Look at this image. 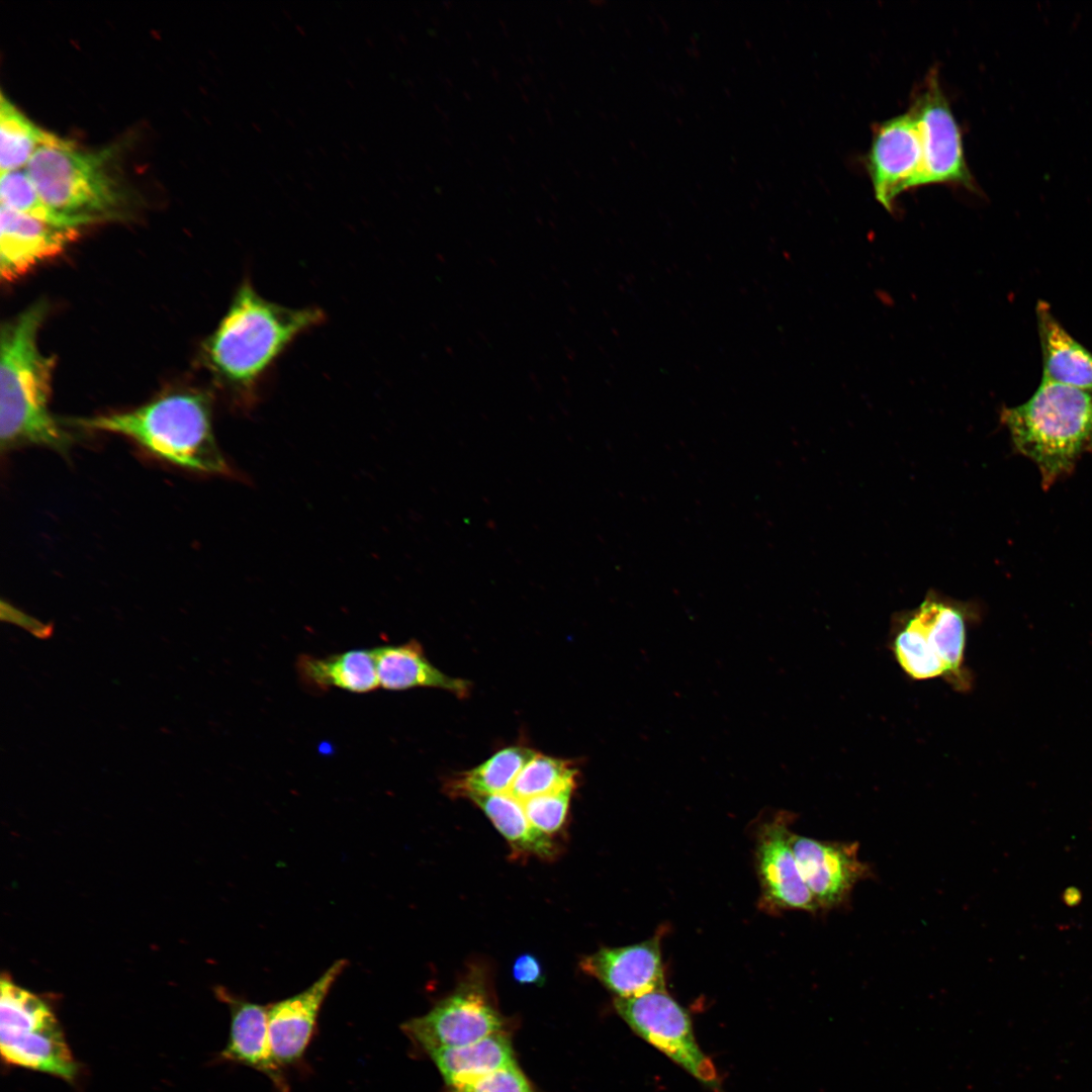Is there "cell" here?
I'll return each mask as SVG.
<instances>
[{"mask_svg":"<svg viewBox=\"0 0 1092 1092\" xmlns=\"http://www.w3.org/2000/svg\"><path fill=\"white\" fill-rule=\"evenodd\" d=\"M317 307L293 308L261 296L244 281L204 343L207 366L241 405L249 406L277 359L300 335L323 324Z\"/></svg>","mask_w":1092,"mask_h":1092,"instance_id":"cell-1","label":"cell"},{"mask_svg":"<svg viewBox=\"0 0 1092 1092\" xmlns=\"http://www.w3.org/2000/svg\"><path fill=\"white\" fill-rule=\"evenodd\" d=\"M47 304L37 301L1 329L0 439L2 451L43 446L65 452L71 437L49 410L52 357L37 346Z\"/></svg>","mask_w":1092,"mask_h":1092,"instance_id":"cell-2","label":"cell"},{"mask_svg":"<svg viewBox=\"0 0 1092 1092\" xmlns=\"http://www.w3.org/2000/svg\"><path fill=\"white\" fill-rule=\"evenodd\" d=\"M117 146L81 150L59 138L39 147L26 171L46 206L68 228L121 218L131 193L117 165Z\"/></svg>","mask_w":1092,"mask_h":1092,"instance_id":"cell-3","label":"cell"},{"mask_svg":"<svg viewBox=\"0 0 1092 1092\" xmlns=\"http://www.w3.org/2000/svg\"><path fill=\"white\" fill-rule=\"evenodd\" d=\"M78 428L124 436L152 455L192 471L228 474L213 435L211 402L202 392H175L127 412L74 419Z\"/></svg>","mask_w":1092,"mask_h":1092,"instance_id":"cell-4","label":"cell"},{"mask_svg":"<svg viewBox=\"0 0 1092 1092\" xmlns=\"http://www.w3.org/2000/svg\"><path fill=\"white\" fill-rule=\"evenodd\" d=\"M1000 419L1016 451L1036 464L1044 488L1092 451V390L1041 380L1028 400L1004 407Z\"/></svg>","mask_w":1092,"mask_h":1092,"instance_id":"cell-5","label":"cell"},{"mask_svg":"<svg viewBox=\"0 0 1092 1092\" xmlns=\"http://www.w3.org/2000/svg\"><path fill=\"white\" fill-rule=\"evenodd\" d=\"M970 607L931 592L895 622L890 648L912 679L942 677L956 690L971 687L965 665Z\"/></svg>","mask_w":1092,"mask_h":1092,"instance_id":"cell-6","label":"cell"},{"mask_svg":"<svg viewBox=\"0 0 1092 1092\" xmlns=\"http://www.w3.org/2000/svg\"><path fill=\"white\" fill-rule=\"evenodd\" d=\"M0 1049L8 1065L74 1082L78 1065L50 1005L38 995L1 977Z\"/></svg>","mask_w":1092,"mask_h":1092,"instance_id":"cell-7","label":"cell"},{"mask_svg":"<svg viewBox=\"0 0 1092 1092\" xmlns=\"http://www.w3.org/2000/svg\"><path fill=\"white\" fill-rule=\"evenodd\" d=\"M502 1027L487 971L479 964L469 966L456 989L429 1012L402 1025L406 1035L428 1054L472 1043L502 1031Z\"/></svg>","mask_w":1092,"mask_h":1092,"instance_id":"cell-8","label":"cell"},{"mask_svg":"<svg viewBox=\"0 0 1092 1092\" xmlns=\"http://www.w3.org/2000/svg\"><path fill=\"white\" fill-rule=\"evenodd\" d=\"M614 1006L640 1037L703 1084L719 1088V1074L700 1049L688 1012L665 990L631 998L616 997Z\"/></svg>","mask_w":1092,"mask_h":1092,"instance_id":"cell-9","label":"cell"},{"mask_svg":"<svg viewBox=\"0 0 1092 1092\" xmlns=\"http://www.w3.org/2000/svg\"><path fill=\"white\" fill-rule=\"evenodd\" d=\"M909 110L916 119L922 146L918 187L948 184L978 193L966 161L961 127L935 70L915 91Z\"/></svg>","mask_w":1092,"mask_h":1092,"instance_id":"cell-10","label":"cell"},{"mask_svg":"<svg viewBox=\"0 0 1092 1092\" xmlns=\"http://www.w3.org/2000/svg\"><path fill=\"white\" fill-rule=\"evenodd\" d=\"M864 162L875 198L893 211L901 193L918 187L921 173V140L910 110L875 125Z\"/></svg>","mask_w":1092,"mask_h":1092,"instance_id":"cell-11","label":"cell"},{"mask_svg":"<svg viewBox=\"0 0 1092 1092\" xmlns=\"http://www.w3.org/2000/svg\"><path fill=\"white\" fill-rule=\"evenodd\" d=\"M793 814L779 811L757 829L755 866L761 903L769 910H819L806 886L791 845Z\"/></svg>","mask_w":1092,"mask_h":1092,"instance_id":"cell-12","label":"cell"},{"mask_svg":"<svg viewBox=\"0 0 1092 1092\" xmlns=\"http://www.w3.org/2000/svg\"><path fill=\"white\" fill-rule=\"evenodd\" d=\"M790 841L801 876L819 909L840 906L854 886L871 874L858 858L856 842L823 841L793 832Z\"/></svg>","mask_w":1092,"mask_h":1092,"instance_id":"cell-13","label":"cell"},{"mask_svg":"<svg viewBox=\"0 0 1092 1092\" xmlns=\"http://www.w3.org/2000/svg\"><path fill=\"white\" fill-rule=\"evenodd\" d=\"M347 965L346 960L336 961L303 991L268 1005L271 1048L281 1068L302 1060L322 1006Z\"/></svg>","mask_w":1092,"mask_h":1092,"instance_id":"cell-14","label":"cell"},{"mask_svg":"<svg viewBox=\"0 0 1092 1092\" xmlns=\"http://www.w3.org/2000/svg\"><path fill=\"white\" fill-rule=\"evenodd\" d=\"M79 229L59 226L0 207V275L13 282L58 257L78 238Z\"/></svg>","mask_w":1092,"mask_h":1092,"instance_id":"cell-15","label":"cell"},{"mask_svg":"<svg viewBox=\"0 0 1092 1092\" xmlns=\"http://www.w3.org/2000/svg\"><path fill=\"white\" fill-rule=\"evenodd\" d=\"M579 967L616 997L631 998L665 990L659 935L631 945L602 947L583 957Z\"/></svg>","mask_w":1092,"mask_h":1092,"instance_id":"cell-16","label":"cell"},{"mask_svg":"<svg viewBox=\"0 0 1092 1092\" xmlns=\"http://www.w3.org/2000/svg\"><path fill=\"white\" fill-rule=\"evenodd\" d=\"M215 993L229 1006L231 1014L229 1038L220 1057L264 1074L279 1092H288L282 1068L271 1048L268 1005L251 1002L222 987H217Z\"/></svg>","mask_w":1092,"mask_h":1092,"instance_id":"cell-17","label":"cell"},{"mask_svg":"<svg viewBox=\"0 0 1092 1092\" xmlns=\"http://www.w3.org/2000/svg\"><path fill=\"white\" fill-rule=\"evenodd\" d=\"M1043 381L1092 390V353L1073 338L1039 300L1035 307Z\"/></svg>","mask_w":1092,"mask_h":1092,"instance_id":"cell-18","label":"cell"},{"mask_svg":"<svg viewBox=\"0 0 1092 1092\" xmlns=\"http://www.w3.org/2000/svg\"><path fill=\"white\" fill-rule=\"evenodd\" d=\"M373 653L379 685L385 690L434 688L445 690L459 698L469 695L470 682L451 677L435 667L427 659L417 640L377 647L373 649Z\"/></svg>","mask_w":1092,"mask_h":1092,"instance_id":"cell-19","label":"cell"},{"mask_svg":"<svg viewBox=\"0 0 1092 1092\" xmlns=\"http://www.w3.org/2000/svg\"><path fill=\"white\" fill-rule=\"evenodd\" d=\"M295 669L300 685L312 694L331 688L361 694L380 686L373 649H352L325 657L300 654Z\"/></svg>","mask_w":1092,"mask_h":1092,"instance_id":"cell-20","label":"cell"},{"mask_svg":"<svg viewBox=\"0 0 1092 1092\" xmlns=\"http://www.w3.org/2000/svg\"><path fill=\"white\" fill-rule=\"evenodd\" d=\"M469 800L505 837L512 858L526 859L534 856L552 861L560 855L562 847L557 838L535 829L528 820L522 803L509 793L474 796Z\"/></svg>","mask_w":1092,"mask_h":1092,"instance_id":"cell-21","label":"cell"},{"mask_svg":"<svg viewBox=\"0 0 1092 1092\" xmlns=\"http://www.w3.org/2000/svg\"><path fill=\"white\" fill-rule=\"evenodd\" d=\"M429 1056L451 1090L516 1064L511 1042L502 1031L469 1044L435 1050Z\"/></svg>","mask_w":1092,"mask_h":1092,"instance_id":"cell-22","label":"cell"},{"mask_svg":"<svg viewBox=\"0 0 1092 1092\" xmlns=\"http://www.w3.org/2000/svg\"><path fill=\"white\" fill-rule=\"evenodd\" d=\"M536 753L526 746L500 749L479 765L448 778L443 786L444 792L454 799L507 793Z\"/></svg>","mask_w":1092,"mask_h":1092,"instance_id":"cell-23","label":"cell"},{"mask_svg":"<svg viewBox=\"0 0 1092 1092\" xmlns=\"http://www.w3.org/2000/svg\"><path fill=\"white\" fill-rule=\"evenodd\" d=\"M59 136L41 129L27 118L6 96L0 97V169L1 173L26 166L42 145Z\"/></svg>","mask_w":1092,"mask_h":1092,"instance_id":"cell-24","label":"cell"},{"mask_svg":"<svg viewBox=\"0 0 1092 1092\" xmlns=\"http://www.w3.org/2000/svg\"><path fill=\"white\" fill-rule=\"evenodd\" d=\"M578 769L572 761L536 753L507 793L520 802L565 789H576Z\"/></svg>","mask_w":1092,"mask_h":1092,"instance_id":"cell-25","label":"cell"},{"mask_svg":"<svg viewBox=\"0 0 1092 1092\" xmlns=\"http://www.w3.org/2000/svg\"><path fill=\"white\" fill-rule=\"evenodd\" d=\"M1 206L40 220L65 226L40 199L26 169L1 173ZM73 229V228H72Z\"/></svg>","mask_w":1092,"mask_h":1092,"instance_id":"cell-26","label":"cell"},{"mask_svg":"<svg viewBox=\"0 0 1092 1092\" xmlns=\"http://www.w3.org/2000/svg\"><path fill=\"white\" fill-rule=\"evenodd\" d=\"M574 791L575 789H565L521 802L532 826L545 835L556 838L566 826Z\"/></svg>","mask_w":1092,"mask_h":1092,"instance_id":"cell-27","label":"cell"},{"mask_svg":"<svg viewBox=\"0 0 1092 1092\" xmlns=\"http://www.w3.org/2000/svg\"><path fill=\"white\" fill-rule=\"evenodd\" d=\"M452 1092H534L529 1081L516 1064L489 1074Z\"/></svg>","mask_w":1092,"mask_h":1092,"instance_id":"cell-28","label":"cell"},{"mask_svg":"<svg viewBox=\"0 0 1092 1092\" xmlns=\"http://www.w3.org/2000/svg\"><path fill=\"white\" fill-rule=\"evenodd\" d=\"M1 619L23 628L39 639L50 638L54 631L53 625L40 622L5 601L1 602Z\"/></svg>","mask_w":1092,"mask_h":1092,"instance_id":"cell-29","label":"cell"},{"mask_svg":"<svg viewBox=\"0 0 1092 1092\" xmlns=\"http://www.w3.org/2000/svg\"><path fill=\"white\" fill-rule=\"evenodd\" d=\"M512 975L521 985H541L544 981L541 963L531 953H523L515 960Z\"/></svg>","mask_w":1092,"mask_h":1092,"instance_id":"cell-30","label":"cell"}]
</instances>
